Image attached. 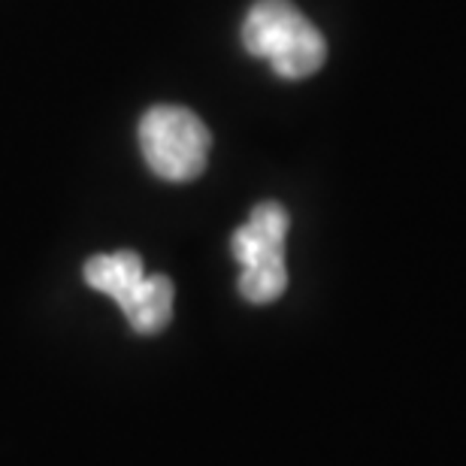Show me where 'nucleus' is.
Returning <instances> with one entry per match:
<instances>
[{
	"instance_id": "1",
	"label": "nucleus",
	"mask_w": 466,
	"mask_h": 466,
	"mask_svg": "<svg viewBox=\"0 0 466 466\" xmlns=\"http://www.w3.org/2000/svg\"><path fill=\"white\" fill-rule=\"evenodd\" d=\"M242 46L248 55L273 64L282 79H306L328 61L321 31L291 0H255L242 22Z\"/></svg>"
},
{
	"instance_id": "2",
	"label": "nucleus",
	"mask_w": 466,
	"mask_h": 466,
	"mask_svg": "<svg viewBox=\"0 0 466 466\" xmlns=\"http://www.w3.org/2000/svg\"><path fill=\"white\" fill-rule=\"evenodd\" d=\"M86 282L113 297L127 315V324L143 337L161 333L173 319V282L161 273L148 276L143 258L130 248L91 258L86 264Z\"/></svg>"
},
{
	"instance_id": "3",
	"label": "nucleus",
	"mask_w": 466,
	"mask_h": 466,
	"mask_svg": "<svg viewBox=\"0 0 466 466\" xmlns=\"http://www.w3.org/2000/svg\"><path fill=\"white\" fill-rule=\"evenodd\" d=\"M285 207L276 200H264L251 209L246 225H239L230 237V251L239 264V294L248 303L264 306L285 294L288 267H285V242H288Z\"/></svg>"
},
{
	"instance_id": "4",
	"label": "nucleus",
	"mask_w": 466,
	"mask_h": 466,
	"mask_svg": "<svg viewBox=\"0 0 466 466\" xmlns=\"http://www.w3.org/2000/svg\"><path fill=\"white\" fill-rule=\"evenodd\" d=\"M212 137L207 125L185 106H152L139 118V148L155 176L191 182L207 170Z\"/></svg>"
}]
</instances>
